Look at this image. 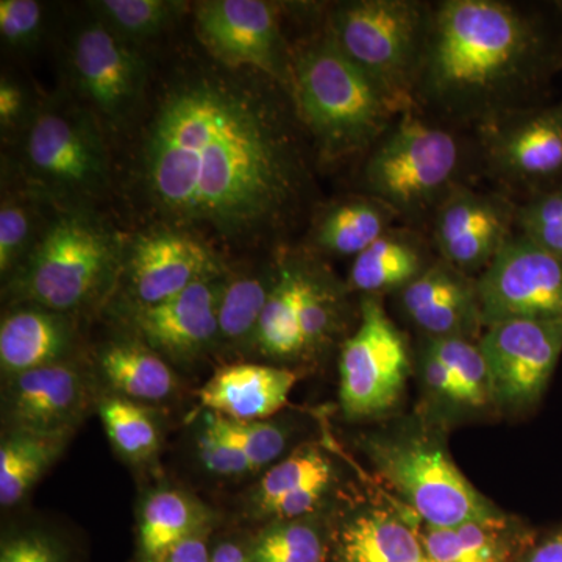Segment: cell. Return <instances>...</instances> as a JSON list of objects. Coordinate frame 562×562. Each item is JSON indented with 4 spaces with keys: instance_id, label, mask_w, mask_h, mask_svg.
Listing matches in <instances>:
<instances>
[{
    "instance_id": "6da1fadb",
    "label": "cell",
    "mask_w": 562,
    "mask_h": 562,
    "mask_svg": "<svg viewBox=\"0 0 562 562\" xmlns=\"http://www.w3.org/2000/svg\"><path fill=\"white\" fill-rule=\"evenodd\" d=\"M272 94L217 70L169 85L144 132L138 168L144 198L168 227L244 246L294 216L305 161Z\"/></svg>"
},
{
    "instance_id": "7a4b0ae2",
    "label": "cell",
    "mask_w": 562,
    "mask_h": 562,
    "mask_svg": "<svg viewBox=\"0 0 562 562\" xmlns=\"http://www.w3.org/2000/svg\"><path fill=\"white\" fill-rule=\"evenodd\" d=\"M553 55L530 14L498 0L431 9L417 77V109L476 125L525 109Z\"/></svg>"
},
{
    "instance_id": "3957f363",
    "label": "cell",
    "mask_w": 562,
    "mask_h": 562,
    "mask_svg": "<svg viewBox=\"0 0 562 562\" xmlns=\"http://www.w3.org/2000/svg\"><path fill=\"white\" fill-rule=\"evenodd\" d=\"M450 431L412 409L360 431L355 446L369 461L373 482L430 527H454L506 512L460 471Z\"/></svg>"
},
{
    "instance_id": "277c9868",
    "label": "cell",
    "mask_w": 562,
    "mask_h": 562,
    "mask_svg": "<svg viewBox=\"0 0 562 562\" xmlns=\"http://www.w3.org/2000/svg\"><path fill=\"white\" fill-rule=\"evenodd\" d=\"M292 68L295 113L325 160L372 149L402 114L328 32L303 46Z\"/></svg>"
},
{
    "instance_id": "5b68a950",
    "label": "cell",
    "mask_w": 562,
    "mask_h": 562,
    "mask_svg": "<svg viewBox=\"0 0 562 562\" xmlns=\"http://www.w3.org/2000/svg\"><path fill=\"white\" fill-rule=\"evenodd\" d=\"M120 236L83 211L47 225L11 273L7 294L21 305L72 314L105 294L117 269Z\"/></svg>"
},
{
    "instance_id": "8992f818",
    "label": "cell",
    "mask_w": 562,
    "mask_h": 562,
    "mask_svg": "<svg viewBox=\"0 0 562 562\" xmlns=\"http://www.w3.org/2000/svg\"><path fill=\"white\" fill-rule=\"evenodd\" d=\"M347 283L303 255L277 265V280L266 303L255 350L271 364L308 371L336 344L346 341L351 310Z\"/></svg>"
},
{
    "instance_id": "52a82bcc",
    "label": "cell",
    "mask_w": 562,
    "mask_h": 562,
    "mask_svg": "<svg viewBox=\"0 0 562 562\" xmlns=\"http://www.w3.org/2000/svg\"><path fill=\"white\" fill-rule=\"evenodd\" d=\"M464 144L420 109L405 111L372 147L362 168L366 194L386 203L398 220L435 213L460 187Z\"/></svg>"
},
{
    "instance_id": "ba28073f",
    "label": "cell",
    "mask_w": 562,
    "mask_h": 562,
    "mask_svg": "<svg viewBox=\"0 0 562 562\" xmlns=\"http://www.w3.org/2000/svg\"><path fill=\"white\" fill-rule=\"evenodd\" d=\"M431 7L412 0H353L336 5L328 33L401 113L417 109L416 85Z\"/></svg>"
},
{
    "instance_id": "9c48e42d",
    "label": "cell",
    "mask_w": 562,
    "mask_h": 562,
    "mask_svg": "<svg viewBox=\"0 0 562 562\" xmlns=\"http://www.w3.org/2000/svg\"><path fill=\"white\" fill-rule=\"evenodd\" d=\"M358 324L339 351V408L350 424L375 425L403 413L414 376V346L380 297H361Z\"/></svg>"
},
{
    "instance_id": "30bf717a",
    "label": "cell",
    "mask_w": 562,
    "mask_h": 562,
    "mask_svg": "<svg viewBox=\"0 0 562 562\" xmlns=\"http://www.w3.org/2000/svg\"><path fill=\"white\" fill-rule=\"evenodd\" d=\"M32 180L58 198H94L109 183V154L95 122L70 106L41 110L24 143Z\"/></svg>"
},
{
    "instance_id": "8fae6325",
    "label": "cell",
    "mask_w": 562,
    "mask_h": 562,
    "mask_svg": "<svg viewBox=\"0 0 562 562\" xmlns=\"http://www.w3.org/2000/svg\"><path fill=\"white\" fill-rule=\"evenodd\" d=\"M479 135L487 171L527 201L562 187V101L492 117Z\"/></svg>"
},
{
    "instance_id": "7c38bea8",
    "label": "cell",
    "mask_w": 562,
    "mask_h": 562,
    "mask_svg": "<svg viewBox=\"0 0 562 562\" xmlns=\"http://www.w3.org/2000/svg\"><path fill=\"white\" fill-rule=\"evenodd\" d=\"M501 419H524L541 405L562 355V324L508 321L480 338Z\"/></svg>"
},
{
    "instance_id": "4fadbf2b",
    "label": "cell",
    "mask_w": 562,
    "mask_h": 562,
    "mask_svg": "<svg viewBox=\"0 0 562 562\" xmlns=\"http://www.w3.org/2000/svg\"><path fill=\"white\" fill-rule=\"evenodd\" d=\"M476 279L484 330L508 321L562 324V260L520 233Z\"/></svg>"
},
{
    "instance_id": "5bb4252c",
    "label": "cell",
    "mask_w": 562,
    "mask_h": 562,
    "mask_svg": "<svg viewBox=\"0 0 562 562\" xmlns=\"http://www.w3.org/2000/svg\"><path fill=\"white\" fill-rule=\"evenodd\" d=\"M195 29L206 50L225 68L258 70L291 92L294 57L288 52L272 3L201 2L195 9Z\"/></svg>"
},
{
    "instance_id": "9a60e30c",
    "label": "cell",
    "mask_w": 562,
    "mask_h": 562,
    "mask_svg": "<svg viewBox=\"0 0 562 562\" xmlns=\"http://www.w3.org/2000/svg\"><path fill=\"white\" fill-rule=\"evenodd\" d=\"M420 524L379 483L347 491L333 512L328 562H428Z\"/></svg>"
},
{
    "instance_id": "2e32d148",
    "label": "cell",
    "mask_w": 562,
    "mask_h": 562,
    "mask_svg": "<svg viewBox=\"0 0 562 562\" xmlns=\"http://www.w3.org/2000/svg\"><path fill=\"white\" fill-rule=\"evenodd\" d=\"M508 198L460 184L432 213L431 243L441 260L479 277L516 233Z\"/></svg>"
},
{
    "instance_id": "e0dca14e",
    "label": "cell",
    "mask_w": 562,
    "mask_h": 562,
    "mask_svg": "<svg viewBox=\"0 0 562 562\" xmlns=\"http://www.w3.org/2000/svg\"><path fill=\"white\" fill-rule=\"evenodd\" d=\"M125 257L131 306L157 305L199 281L227 273L220 255L201 236L168 225L139 235Z\"/></svg>"
},
{
    "instance_id": "ac0fdd59",
    "label": "cell",
    "mask_w": 562,
    "mask_h": 562,
    "mask_svg": "<svg viewBox=\"0 0 562 562\" xmlns=\"http://www.w3.org/2000/svg\"><path fill=\"white\" fill-rule=\"evenodd\" d=\"M227 280V273L211 277L157 305L128 306L135 338L169 364H194L217 349V312Z\"/></svg>"
},
{
    "instance_id": "d6986e66",
    "label": "cell",
    "mask_w": 562,
    "mask_h": 562,
    "mask_svg": "<svg viewBox=\"0 0 562 562\" xmlns=\"http://www.w3.org/2000/svg\"><path fill=\"white\" fill-rule=\"evenodd\" d=\"M87 372L69 360L11 376L2 395L5 431L69 438L91 405Z\"/></svg>"
},
{
    "instance_id": "ffe728a7",
    "label": "cell",
    "mask_w": 562,
    "mask_h": 562,
    "mask_svg": "<svg viewBox=\"0 0 562 562\" xmlns=\"http://www.w3.org/2000/svg\"><path fill=\"white\" fill-rule=\"evenodd\" d=\"M346 492L336 458L322 443L306 442L261 473L247 513L260 525L294 519L333 508Z\"/></svg>"
},
{
    "instance_id": "44dd1931",
    "label": "cell",
    "mask_w": 562,
    "mask_h": 562,
    "mask_svg": "<svg viewBox=\"0 0 562 562\" xmlns=\"http://www.w3.org/2000/svg\"><path fill=\"white\" fill-rule=\"evenodd\" d=\"M392 297L398 316L420 338L472 341L482 338L484 321L479 279L441 258Z\"/></svg>"
},
{
    "instance_id": "7402d4cb",
    "label": "cell",
    "mask_w": 562,
    "mask_h": 562,
    "mask_svg": "<svg viewBox=\"0 0 562 562\" xmlns=\"http://www.w3.org/2000/svg\"><path fill=\"white\" fill-rule=\"evenodd\" d=\"M72 70L81 95L103 116L121 120L138 101L146 65L131 44L94 21L77 33Z\"/></svg>"
},
{
    "instance_id": "603a6c76",
    "label": "cell",
    "mask_w": 562,
    "mask_h": 562,
    "mask_svg": "<svg viewBox=\"0 0 562 562\" xmlns=\"http://www.w3.org/2000/svg\"><path fill=\"white\" fill-rule=\"evenodd\" d=\"M302 372L276 364L238 362L217 369L199 391L205 412L235 420L272 419L290 398Z\"/></svg>"
},
{
    "instance_id": "cb8c5ba5",
    "label": "cell",
    "mask_w": 562,
    "mask_h": 562,
    "mask_svg": "<svg viewBox=\"0 0 562 562\" xmlns=\"http://www.w3.org/2000/svg\"><path fill=\"white\" fill-rule=\"evenodd\" d=\"M538 535L527 520L509 513L454 527L420 524L428 562H517Z\"/></svg>"
},
{
    "instance_id": "d4e9b609",
    "label": "cell",
    "mask_w": 562,
    "mask_h": 562,
    "mask_svg": "<svg viewBox=\"0 0 562 562\" xmlns=\"http://www.w3.org/2000/svg\"><path fill=\"white\" fill-rule=\"evenodd\" d=\"M76 327L70 314L21 305L0 324V369L3 379L70 360Z\"/></svg>"
},
{
    "instance_id": "484cf974",
    "label": "cell",
    "mask_w": 562,
    "mask_h": 562,
    "mask_svg": "<svg viewBox=\"0 0 562 562\" xmlns=\"http://www.w3.org/2000/svg\"><path fill=\"white\" fill-rule=\"evenodd\" d=\"M435 246L420 232L392 227L353 258L346 283L361 297L395 295L438 260Z\"/></svg>"
},
{
    "instance_id": "4316f807",
    "label": "cell",
    "mask_w": 562,
    "mask_h": 562,
    "mask_svg": "<svg viewBox=\"0 0 562 562\" xmlns=\"http://www.w3.org/2000/svg\"><path fill=\"white\" fill-rule=\"evenodd\" d=\"M136 520L133 562H161L184 539L216 524L205 503L172 486L147 492Z\"/></svg>"
},
{
    "instance_id": "83f0119b",
    "label": "cell",
    "mask_w": 562,
    "mask_h": 562,
    "mask_svg": "<svg viewBox=\"0 0 562 562\" xmlns=\"http://www.w3.org/2000/svg\"><path fill=\"white\" fill-rule=\"evenodd\" d=\"M99 371L111 394L140 405L168 402L179 387L172 366L138 338L105 344L99 353Z\"/></svg>"
},
{
    "instance_id": "f1b7e54d",
    "label": "cell",
    "mask_w": 562,
    "mask_h": 562,
    "mask_svg": "<svg viewBox=\"0 0 562 562\" xmlns=\"http://www.w3.org/2000/svg\"><path fill=\"white\" fill-rule=\"evenodd\" d=\"M397 220L391 206L371 195L346 199L322 214L314 231V244L336 257L357 258L391 231Z\"/></svg>"
},
{
    "instance_id": "f546056e",
    "label": "cell",
    "mask_w": 562,
    "mask_h": 562,
    "mask_svg": "<svg viewBox=\"0 0 562 562\" xmlns=\"http://www.w3.org/2000/svg\"><path fill=\"white\" fill-rule=\"evenodd\" d=\"M335 508L261 524L247 542L249 562H328Z\"/></svg>"
},
{
    "instance_id": "4dcf8cb0",
    "label": "cell",
    "mask_w": 562,
    "mask_h": 562,
    "mask_svg": "<svg viewBox=\"0 0 562 562\" xmlns=\"http://www.w3.org/2000/svg\"><path fill=\"white\" fill-rule=\"evenodd\" d=\"M277 280V266L228 277L217 312V349L250 350L257 347L258 327Z\"/></svg>"
},
{
    "instance_id": "1f68e13d",
    "label": "cell",
    "mask_w": 562,
    "mask_h": 562,
    "mask_svg": "<svg viewBox=\"0 0 562 562\" xmlns=\"http://www.w3.org/2000/svg\"><path fill=\"white\" fill-rule=\"evenodd\" d=\"M69 438L3 431L0 442V505L11 508L31 494L61 457Z\"/></svg>"
},
{
    "instance_id": "d6a6232c",
    "label": "cell",
    "mask_w": 562,
    "mask_h": 562,
    "mask_svg": "<svg viewBox=\"0 0 562 562\" xmlns=\"http://www.w3.org/2000/svg\"><path fill=\"white\" fill-rule=\"evenodd\" d=\"M425 339L452 373L465 424L501 419L495 406L490 368L480 342L461 338Z\"/></svg>"
},
{
    "instance_id": "836d02e7",
    "label": "cell",
    "mask_w": 562,
    "mask_h": 562,
    "mask_svg": "<svg viewBox=\"0 0 562 562\" xmlns=\"http://www.w3.org/2000/svg\"><path fill=\"white\" fill-rule=\"evenodd\" d=\"M98 409L111 446L125 461L146 464L160 452V424L146 405L109 394Z\"/></svg>"
},
{
    "instance_id": "e575fe53",
    "label": "cell",
    "mask_w": 562,
    "mask_h": 562,
    "mask_svg": "<svg viewBox=\"0 0 562 562\" xmlns=\"http://www.w3.org/2000/svg\"><path fill=\"white\" fill-rule=\"evenodd\" d=\"M187 3L169 0H101L91 3L103 27L124 43H138L165 31Z\"/></svg>"
},
{
    "instance_id": "d590c367",
    "label": "cell",
    "mask_w": 562,
    "mask_h": 562,
    "mask_svg": "<svg viewBox=\"0 0 562 562\" xmlns=\"http://www.w3.org/2000/svg\"><path fill=\"white\" fill-rule=\"evenodd\" d=\"M211 422L250 462L255 475L279 462L291 443L292 428L284 420H235L205 412Z\"/></svg>"
},
{
    "instance_id": "8d00e7d4",
    "label": "cell",
    "mask_w": 562,
    "mask_h": 562,
    "mask_svg": "<svg viewBox=\"0 0 562 562\" xmlns=\"http://www.w3.org/2000/svg\"><path fill=\"white\" fill-rule=\"evenodd\" d=\"M0 562H76V553L60 532L40 524L2 532Z\"/></svg>"
},
{
    "instance_id": "74e56055",
    "label": "cell",
    "mask_w": 562,
    "mask_h": 562,
    "mask_svg": "<svg viewBox=\"0 0 562 562\" xmlns=\"http://www.w3.org/2000/svg\"><path fill=\"white\" fill-rule=\"evenodd\" d=\"M516 228L525 238L562 260V187L517 205Z\"/></svg>"
},
{
    "instance_id": "f35d334b",
    "label": "cell",
    "mask_w": 562,
    "mask_h": 562,
    "mask_svg": "<svg viewBox=\"0 0 562 562\" xmlns=\"http://www.w3.org/2000/svg\"><path fill=\"white\" fill-rule=\"evenodd\" d=\"M195 450L202 468L211 475L221 476V479H246L255 475L250 462L244 457L241 450L236 449L205 416L202 419L201 430L195 436Z\"/></svg>"
},
{
    "instance_id": "ab89813d",
    "label": "cell",
    "mask_w": 562,
    "mask_h": 562,
    "mask_svg": "<svg viewBox=\"0 0 562 562\" xmlns=\"http://www.w3.org/2000/svg\"><path fill=\"white\" fill-rule=\"evenodd\" d=\"M33 216L20 202H3L0 210V272L11 276L32 247Z\"/></svg>"
},
{
    "instance_id": "60d3db41",
    "label": "cell",
    "mask_w": 562,
    "mask_h": 562,
    "mask_svg": "<svg viewBox=\"0 0 562 562\" xmlns=\"http://www.w3.org/2000/svg\"><path fill=\"white\" fill-rule=\"evenodd\" d=\"M43 9L35 0H2L0 33L11 46H31L38 38Z\"/></svg>"
},
{
    "instance_id": "b9f144b4",
    "label": "cell",
    "mask_w": 562,
    "mask_h": 562,
    "mask_svg": "<svg viewBox=\"0 0 562 562\" xmlns=\"http://www.w3.org/2000/svg\"><path fill=\"white\" fill-rule=\"evenodd\" d=\"M214 527L205 528L184 539L161 562H211Z\"/></svg>"
},
{
    "instance_id": "7bdbcfd3",
    "label": "cell",
    "mask_w": 562,
    "mask_h": 562,
    "mask_svg": "<svg viewBox=\"0 0 562 562\" xmlns=\"http://www.w3.org/2000/svg\"><path fill=\"white\" fill-rule=\"evenodd\" d=\"M517 562H562V525L539 532L538 538Z\"/></svg>"
},
{
    "instance_id": "ee69618b",
    "label": "cell",
    "mask_w": 562,
    "mask_h": 562,
    "mask_svg": "<svg viewBox=\"0 0 562 562\" xmlns=\"http://www.w3.org/2000/svg\"><path fill=\"white\" fill-rule=\"evenodd\" d=\"M247 542L249 536L224 535L217 538L214 535L211 562H249Z\"/></svg>"
},
{
    "instance_id": "f6af8a7d",
    "label": "cell",
    "mask_w": 562,
    "mask_h": 562,
    "mask_svg": "<svg viewBox=\"0 0 562 562\" xmlns=\"http://www.w3.org/2000/svg\"><path fill=\"white\" fill-rule=\"evenodd\" d=\"M22 109H24V94L16 85L3 79L0 83V121H2V127H10L13 122L20 120Z\"/></svg>"
},
{
    "instance_id": "bcb514c9",
    "label": "cell",
    "mask_w": 562,
    "mask_h": 562,
    "mask_svg": "<svg viewBox=\"0 0 562 562\" xmlns=\"http://www.w3.org/2000/svg\"><path fill=\"white\" fill-rule=\"evenodd\" d=\"M560 10L562 11V3H560ZM558 63H560V66H561V69H562V44H561L560 54H558Z\"/></svg>"
}]
</instances>
